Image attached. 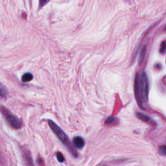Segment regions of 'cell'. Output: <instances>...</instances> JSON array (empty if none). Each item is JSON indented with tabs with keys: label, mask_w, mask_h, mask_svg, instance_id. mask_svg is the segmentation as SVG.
I'll return each mask as SVG.
<instances>
[{
	"label": "cell",
	"mask_w": 166,
	"mask_h": 166,
	"mask_svg": "<svg viewBox=\"0 0 166 166\" xmlns=\"http://www.w3.org/2000/svg\"><path fill=\"white\" fill-rule=\"evenodd\" d=\"M56 158L57 160H58V161L59 162H63L64 161V157L63 155L62 154L61 152H56Z\"/></svg>",
	"instance_id": "cell-9"
},
{
	"label": "cell",
	"mask_w": 166,
	"mask_h": 166,
	"mask_svg": "<svg viewBox=\"0 0 166 166\" xmlns=\"http://www.w3.org/2000/svg\"><path fill=\"white\" fill-rule=\"evenodd\" d=\"M166 52V42H162L161 44L160 49V53L162 54H164Z\"/></svg>",
	"instance_id": "cell-10"
},
{
	"label": "cell",
	"mask_w": 166,
	"mask_h": 166,
	"mask_svg": "<svg viewBox=\"0 0 166 166\" xmlns=\"http://www.w3.org/2000/svg\"><path fill=\"white\" fill-rule=\"evenodd\" d=\"M73 145H75V147L78 149H82L83 147L85 146V141L81 137L77 136L73 138Z\"/></svg>",
	"instance_id": "cell-4"
},
{
	"label": "cell",
	"mask_w": 166,
	"mask_h": 166,
	"mask_svg": "<svg viewBox=\"0 0 166 166\" xmlns=\"http://www.w3.org/2000/svg\"><path fill=\"white\" fill-rule=\"evenodd\" d=\"M33 79V76L31 73H27L23 75L22 77V81L24 82H27L31 81L32 79Z\"/></svg>",
	"instance_id": "cell-6"
},
{
	"label": "cell",
	"mask_w": 166,
	"mask_h": 166,
	"mask_svg": "<svg viewBox=\"0 0 166 166\" xmlns=\"http://www.w3.org/2000/svg\"><path fill=\"white\" fill-rule=\"evenodd\" d=\"M7 121L9 124L15 129H18L21 127V123L19 119L14 115L8 114L7 116Z\"/></svg>",
	"instance_id": "cell-3"
},
{
	"label": "cell",
	"mask_w": 166,
	"mask_h": 166,
	"mask_svg": "<svg viewBox=\"0 0 166 166\" xmlns=\"http://www.w3.org/2000/svg\"><path fill=\"white\" fill-rule=\"evenodd\" d=\"M103 166H106V165H103Z\"/></svg>",
	"instance_id": "cell-14"
},
{
	"label": "cell",
	"mask_w": 166,
	"mask_h": 166,
	"mask_svg": "<svg viewBox=\"0 0 166 166\" xmlns=\"http://www.w3.org/2000/svg\"><path fill=\"white\" fill-rule=\"evenodd\" d=\"M135 93L138 104L139 107L142 108L143 103L147 102L149 98V81L145 72L142 74L138 73L136 76Z\"/></svg>",
	"instance_id": "cell-1"
},
{
	"label": "cell",
	"mask_w": 166,
	"mask_h": 166,
	"mask_svg": "<svg viewBox=\"0 0 166 166\" xmlns=\"http://www.w3.org/2000/svg\"><path fill=\"white\" fill-rule=\"evenodd\" d=\"M8 92L6 87L0 82V97L2 98H6Z\"/></svg>",
	"instance_id": "cell-5"
},
{
	"label": "cell",
	"mask_w": 166,
	"mask_h": 166,
	"mask_svg": "<svg viewBox=\"0 0 166 166\" xmlns=\"http://www.w3.org/2000/svg\"><path fill=\"white\" fill-rule=\"evenodd\" d=\"M165 30H166V26H165Z\"/></svg>",
	"instance_id": "cell-15"
},
{
	"label": "cell",
	"mask_w": 166,
	"mask_h": 166,
	"mask_svg": "<svg viewBox=\"0 0 166 166\" xmlns=\"http://www.w3.org/2000/svg\"><path fill=\"white\" fill-rule=\"evenodd\" d=\"M159 152H160V154L162 155L166 156V145L160 147L159 149Z\"/></svg>",
	"instance_id": "cell-11"
},
{
	"label": "cell",
	"mask_w": 166,
	"mask_h": 166,
	"mask_svg": "<svg viewBox=\"0 0 166 166\" xmlns=\"http://www.w3.org/2000/svg\"><path fill=\"white\" fill-rule=\"evenodd\" d=\"M48 123L49 127H51V129L53 131V132L56 135V136L59 138L61 142L63 143H66L68 140V136L65 134V132H64L61 128L57 125L55 123H54L53 121L49 120Z\"/></svg>",
	"instance_id": "cell-2"
},
{
	"label": "cell",
	"mask_w": 166,
	"mask_h": 166,
	"mask_svg": "<svg viewBox=\"0 0 166 166\" xmlns=\"http://www.w3.org/2000/svg\"><path fill=\"white\" fill-rule=\"evenodd\" d=\"M115 121V118L114 117H108L106 121H105V123L106 124H111L112 123H113L114 121Z\"/></svg>",
	"instance_id": "cell-12"
},
{
	"label": "cell",
	"mask_w": 166,
	"mask_h": 166,
	"mask_svg": "<svg viewBox=\"0 0 166 166\" xmlns=\"http://www.w3.org/2000/svg\"><path fill=\"white\" fill-rule=\"evenodd\" d=\"M49 0H39V3H40V7H42L43 6L45 5Z\"/></svg>",
	"instance_id": "cell-13"
},
{
	"label": "cell",
	"mask_w": 166,
	"mask_h": 166,
	"mask_svg": "<svg viewBox=\"0 0 166 166\" xmlns=\"http://www.w3.org/2000/svg\"><path fill=\"white\" fill-rule=\"evenodd\" d=\"M145 53H146V46H143V48H142L141 52H140V55H139V63L141 64L145 59Z\"/></svg>",
	"instance_id": "cell-8"
},
{
	"label": "cell",
	"mask_w": 166,
	"mask_h": 166,
	"mask_svg": "<svg viewBox=\"0 0 166 166\" xmlns=\"http://www.w3.org/2000/svg\"><path fill=\"white\" fill-rule=\"evenodd\" d=\"M136 116L138 117V119H139L141 121H143V122H148V121L151 119L150 118L147 116H146L145 114H143L142 113H137Z\"/></svg>",
	"instance_id": "cell-7"
}]
</instances>
